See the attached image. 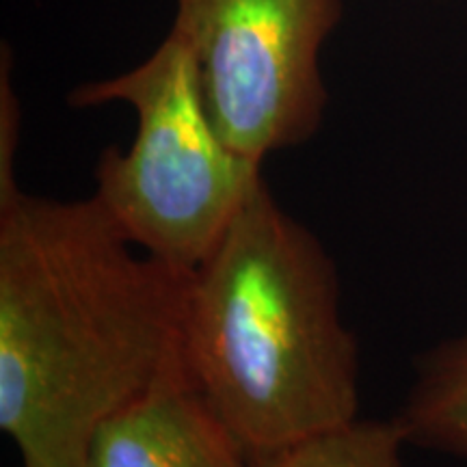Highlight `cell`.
I'll list each match as a JSON object with an SVG mask.
<instances>
[{"mask_svg": "<svg viewBox=\"0 0 467 467\" xmlns=\"http://www.w3.org/2000/svg\"><path fill=\"white\" fill-rule=\"evenodd\" d=\"M189 275L93 195L0 202V429L25 467H83L104 420L186 372Z\"/></svg>", "mask_w": 467, "mask_h": 467, "instance_id": "cell-1", "label": "cell"}, {"mask_svg": "<svg viewBox=\"0 0 467 467\" xmlns=\"http://www.w3.org/2000/svg\"><path fill=\"white\" fill-rule=\"evenodd\" d=\"M182 361L251 457L359 418L336 265L265 180L189 275Z\"/></svg>", "mask_w": 467, "mask_h": 467, "instance_id": "cell-2", "label": "cell"}, {"mask_svg": "<svg viewBox=\"0 0 467 467\" xmlns=\"http://www.w3.org/2000/svg\"><path fill=\"white\" fill-rule=\"evenodd\" d=\"M110 102L134 109L137 134L128 151H102L93 200L132 244L192 273L258 189L262 165L214 130L192 58L173 35L130 72L69 93L76 109Z\"/></svg>", "mask_w": 467, "mask_h": 467, "instance_id": "cell-3", "label": "cell"}, {"mask_svg": "<svg viewBox=\"0 0 467 467\" xmlns=\"http://www.w3.org/2000/svg\"><path fill=\"white\" fill-rule=\"evenodd\" d=\"M171 33L195 67L197 89L227 148L260 162L323 124L320 50L342 0H173Z\"/></svg>", "mask_w": 467, "mask_h": 467, "instance_id": "cell-4", "label": "cell"}, {"mask_svg": "<svg viewBox=\"0 0 467 467\" xmlns=\"http://www.w3.org/2000/svg\"><path fill=\"white\" fill-rule=\"evenodd\" d=\"M83 467H254L186 372L169 377L98 426Z\"/></svg>", "mask_w": 467, "mask_h": 467, "instance_id": "cell-5", "label": "cell"}, {"mask_svg": "<svg viewBox=\"0 0 467 467\" xmlns=\"http://www.w3.org/2000/svg\"><path fill=\"white\" fill-rule=\"evenodd\" d=\"M396 418L409 446L467 459V331L422 353Z\"/></svg>", "mask_w": 467, "mask_h": 467, "instance_id": "cell-6", "label": "cell"}, {"mask_svg": "<svg viewBox=\"0 0 467 467\" xmlns=\"http://www.w3.org/2000/svg\"><path fill=\"white\" fill-rule=\"evenodd\" d=\"M409 446L399 418L361 420L251 457L254 467H402Z\"/></svg>", "mask_w": 467, "mask_h": 467, "instance_id": "cell-7", "label": "cell"}, {"mask_svg": "<svg viewBox=\"0 0 467 467\" xmlns=\"http://www.w3.org/2000/svg\"><path fill=\"white\" fill-rule=\"evenodd\" d=\"M20 130V107H17L11 72L7 67V52L3 55V83H0V200H7L17 191L16 184V148Z\"/></svg>", "mask_w": 467, "mask_h": 467, "instance_id": "cell-8", "label": "cell"}]
</instances>
